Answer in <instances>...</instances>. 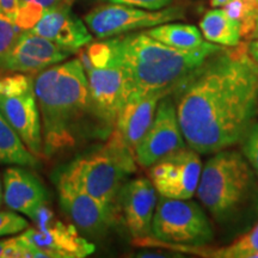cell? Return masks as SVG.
I'll return each mask as SVG.
<instances>
[{
	"instance_id": "cell-21",
	"label": "cell",
	"mask_w": 258,
	"mask_h": 258,
	"mask_svg": "<svg viewBox=\"0 0 258 258\" xmlns=\"http://www.w3.org/2000/svg\"><path fill=\"white\" fill-rule=\"evenodd\" d=\"M179 252L194 253L201 257L209 258H253L258 251V222L244 235L238 238L231 245L225 247H208L189 246V245H179Z\"/></svg>"
},
{
	"instance_id": "cell-29",
	"label": "cell",
	"mask_w": 258,
	"mask_h": 258,
	"mask_svg": "<svg viewBox=\"0 0 258 258\" xmlns=\"http://www.w3.org/2000/svg\"><path fill=\"white\" fill-rule=\"evenodd\" d=\"M74 0H18V3H23V4H31V5H36L40 6L47 11V10L56 8V6L60 5H64V4H69L72 5V3Z\"/></svg>"
},
{
	"instance_id": "cell-4",
	"label": "cell",
	"mask_w": 258,
	"mask_h": 258,
	"mask_svg": "<svg viewBox=\"0 0 258 258\" xmlns=\"http://www.w3.org/2000/svg\"><path fill=\"white\" fill-rule=\"evenodd\" d=\"M198 198L219 225L235 227L258 215V177L243 153L215 152L202 167Z\"/></svg>"
},
{
	"instance_id": "cell-12",
	"label": "cell",
	"mask_w": 258,
	"mask_h": 258,
	"mask_svg": "<svg viewBox=\"0 0 258 258\" xmlns=\"http://www.w3.org/2000/svg\"><path fill=\"white\" fill-rule=\"evenodd\" d=\"M72 55L69 50L31 30L23 31L0 62V76L6 73H40Z\"/></svg>"
},
{
	"instance_id": "cell-34",
	"label": "cell",
	"mask_w": 258,
	"mask_h": 258,
	"mask_svg": "<svg viewBox=\"0 0 258 258\" xmlns=\"http://www.w3.org/2000/svg\"><path fill=\"white\" fill-rule=\"evenodd\" d=\"M5 247H6V239L0 240V258H5Z\"/></svg>"
},
{
	"instance_id": "cell-16",
	"label": "cell",
	"mask_w": 258,
	"mask_h": 258,
	"mask_svg": "<svg viewBox=\"0 0 258 258\" xmlns=\"http://www.w3.org/2000/svg\"><path fill=\"white\" fill-rule=\"evenodd\" d=\"M31 31L72 54L92 42V34L88 25L74 15L69 4L47 10Z\"/></svg>"
},
{
	"instance_id": "cell-1",
	"label": "cell",
	"mask_w": 258,
	"mask_h": 258,
	"mask_svg": "<svg viewBox=\"0 0 258 258\" xmlns=\"http://www.w3.org/2000/svg\"><path fill=\"white\" fill-rule=\"evenodd\" d=\"M185 143L214 154L243 140L258 115V64L249 46L225 47L173 91Z\"/></svg>"
},
{
	"instance_id": "cell-24",
	"label": "cell",
	"mask_w": 258,
	"mask_h": 258,
	"mask_svg": "<svg viewBox=\"0 0 258 258\" xmlns=\"http://www.w3.org/2000/svg\"><path fill=\"white\" fill-rule=\"evenodd\" d=\"M35 89V77L28 73L0 76V96H14Z\"/></svg>"
},
{
	"instance_id": "cell-2",
	"label": "cell",
	"mask_w": 258,
	"mask_h": 258,
	"mask_svg": "<svg viewBox=\"0 0 258 258\" xmlns=\"http://www.w3.org/2000/svg\"><path fill=\"white\" fill-rule=\"evenodd\" d=\"M35 95L44 158L72 150L91 134L106 137L110 132L96 114L88 76L79 59L56 63L38 73Z\"/></svg>"
},
{
	"instance_id": "cell-27",
	"label": "cell",
	"mask_w": 258,
	"mask_h": 258,
	"mask_svg": "<svg viewBox=\"0 0 258 258\" xmlns=\"http://www.w3.org/2000/svg\"><path fill=\"white\" fill-rule=\"evenodd\" d=\"M28 221L21 215L11 211H0V237L17 234L28 228Z\"/></svg>"
},
{
	"instance_id": "cell-9",
	"label": "cell",
	"mask_w": 258,
	"mask_h": 258,
	"mask_svg": "<svg viewBox=\"0 0 258 258\" xmlns=\"http://www.w3.org/2000/svg\"><path fill=\"white\" fill-rule=\"evenodd\" d=\"M150 169V179L160 196L190 200L198 190L202 172L200 154L184 147L167 156Z\"/></svg>"
},
{
	"instance_id": "cell-31",
	"label": "cell",
	"mask_w": 258,
	"mask_h": 258,
	"mask_svg": "<svg viewBox=\"0 0 258 258\" xmlns=\"http://www.w3.org/2000/svg\"><path fill=\"white\" fill-rule=\"evenodd\" d=\"M249 53L251 57L254 60V62L258 64V40H253L249 44Z\"/></svg>"
},
{
	"instance_id": "cell-11",
	"label": "cell",
	"mask_w": 258,
	"mask_h": 258,
	"mask_svg": "<svg viewBox=\"0 0 258 258\" xmlns=\"http://www.w3.org/2000/svg\"><path fill=\"white\" fill-rule=\"evenodd\" d=\"M85 72L97 116L109 129L114 128L118 112L128 99L127 80L115 48L112 61L102 67H89Z\"/></svg>"
},
{
	"instance_id": "cell-5",
	"label": "cell",
	"mask_w": 258,
	"mask_h": 258,
	"mask_svg": "<svg viewBox=\"0 0 258 258\" xmlns=\"http://www.w3.org/2000/svg\"><path fill=\"white\" fill-rule=\"evenodd\" d=\"M135 171V153L112 131L103 146L77 157L57 172L92 198L116 209L125 180Z\"/></svg>"
},
{
	"instance_id": "cell-10",
	"label": "cell",
	"mask_w": 258,
	"mask_h": 258,
	"mask_svg": "<svg viewBox=\"0 0 258 258\" xmlns=\"http://www.w3.org/2000/svg\"><path fill=\"white\" fill-rule=\"evenodd\" d=\"M184 147L186 143L177 117L176 102L170 93L158 104L152 123L135 150V158L139 165L148 169Z\"/></svg>"
},
{
	"instance_id": "cell-32",
	"label": "cell",
	"mask_w": 258,
	"mask_h": 258,
	"mask_svg": "<svg viewBox=\"0 0 258 258\" xmlns=\"http://www.w3.org/2000/svg\"><path fill=\"white\" fill-rule=\"evenodd\" d=\"M230 2H232V0H211V6H213V8H224Z\"/></svg>"
},
{
	"instance_id": "cell-28",
	"label": "cell",
	"mask_w": 258,
	"mask_h": 258,
	"mask_svg": "<svg viewBox=\"0 0 258 258\" xmlns=\"http://www.w3.org/2000/svg\"><path fill=\"white\" fill-rule=\"evenodd\" d=\"M108 3H114V4H123L129 6H135L145 10H157L165 9L172 0H106Z\"/></svg>"
},
{
	"instance_id": "cell-20",
	"label": "cell",
	"mask_w": 258,
	"mask_h": 258,
	"mask_svg": "<svg viewBox=\"0 0 258 258\" xmlns=\"http://www.w3.org/2000/svg\"><path fill=\"white\" fill-rule=\"evenodd\" d=\"M0 163L36 169L38 158L25 146L21 137L0 111Z\"/></svg>"
},
{
	"instance_id": "cell-8",
	"label": "cell",
	"mask_w": 258,
	"mask_h": 258,
	"mask_svg": "<svg viewBox=\"0 0 258 258\" xmlns=\"http://www.w3.org/2000/svg\"><path fill=\"white\" fill-rule=\"evenodd\" d=\"M55 184L61 208L80 233L89 238L105 235L114 224L116 209L92 198L59 172L55 175Z\"/></svg>"
},
{
	"instance_id": "cell-3",
	"label": "cell",
	"mask_w": 258,
	"mask_h": 258,
	"mask_svg": "<svg viewBox=\"0 0 258 258\" xmlns=\"http://www.w3.org/2000/svg\"><path fill=\"white\" fill-rule=\"evenodd\" d=\"M111 41L124 71L128 98L161 90L173 92L208 57L225 48L206 42L198 49H177L151 37L146 31L118 35Z\"/></svg>"
},
{
	"instance_id": "cell-13",
	"label": "cell",
	"mask_w": 258,
	"mask_h": 258,
	"mask_svg": "<svg viewBox=\"0 0 258 258\" xmlns=\"http://www.w3.org/2000/svg\"><path fill=\"white\" fill-rule=\"evenodd\" d=\"M21 235L40 250L42 257L84 258L96 251L95 244L82 237L76 226L63 224L55 218L43 228H25Z\"/></svg>"
},
{
	"instance_id": "cell-25",
	"label": "cell",
	"mask_w": 258,
	"mask_h": 258,
	"mask_svg": "<svg viewBox=\"0 0 258 258\" xmlns=\"http://www.w3.org/2000/svg\"><path fill=\"white\" fill-rule=\"evenodd\" d=\"M23 30L16 24L14 18L0 11V62L14 48Z\"/></svg>"
},
{
	"instance_id": "cell-7",
	"label": "cell",
	"mask_w": 258,
	"mask_h": 258,
	"mask_svg": "<svg viewBox=\"0 0 258 258\" xmlns=\"http://www.w3.org/2000/svg\"><path fill=\"white\" fill-rule=\"evenodd\" d=\"M184 10L179 6L157 11L123 4H104L97 6L84 18L89 30L98 38H109L128 34L139 29L153 28L184 18Z\"/></svg>"
},
{
	"instance_id": "cell-26",
	"label": "cell",
	"mask_w": 258,
	"mask_h": 258,
	"mask_svg": "<svg viewBox=\"0 0 258 258\" xmlns=\"http://www.w3.org/2000/svg\"><path fill=\"white\" fill-rule=\"evenodd\" d=\"M240 143L243 154L258 177V122L254 121L251 124Z\"/></svg>"
},
{
	"instance_id": "cell-36",
	"label": "cell",
	"mask_w": 258,
	"mask_h": 258,
	"mask_svg": "<svg viewBox=\"0 0 258 258\" xmlns=\"http://www.w3.org/2000/svg\"><path fill=\"white\" fill-rule=\"evenodd\" d=\"M245 2L250 3V4H252L253 6H256V8H258V0H245Z\"/></svg>"
},
{
	"instance_id": "cell-23",
	"label": "cell",
	"mask_w": 258,
	"mask_h": 258,
	"mask_svg": "<svg viewBox=\"0 0 258 258\" xmlns=\"http://www.w3.org/2000/svg\"><path fill=\"white\" fill-rule=\"evenodd\" d=\"M231 18L240 24L241 37L250 40L258 15V8L245 0H232L222 8Z\"/></svg>"
},
{
	"instance_id": "cell-15",
	"label": "cell",
	"mask_w": 258,
	"mask_h": 258,
	"mask_svg": "<svg viewBox=\"0 0 258 258\" xmlns=\"http://www.w3.org/2000/svg\"><path fill=\"white\" fill-rule=\"evenodd\" d=\"M125 226L134 239L152 235V221L157 206V190L151 179L135 178L125 183L120 192Z\"/></svg>"
},
{
	"instance_id": "cell-14",
	"label": "cell",
	"mask_w": 258,
	"mask_h": 258,
	"mask_svg": "<svg viewBox=\"0 0 258 258\" xmlns=\"http://www.w3.org/2000/svg\"><path fill=\"white\" fill-rule=\"evenodd\" d=\"M0 111L38 159L43 156L41 115L35 89L14 96H0Z\"/></svg>"
},
{
	"instance_id": "cell-19",
	"label": "cell",
	"mask_w": 258,
	"mask_h": 258,
	"mask_svg": "<svg viewBox=\"0 0 258 258\" xmlns=\"http://www.w3.org/2000/svg\"><path fill=\"white\" fill-rule=\"evenodd\" d=\"M202 35L211 43L222 47H235L240 43V24L221 8L209 10L200 22Z\"/></svg>"
},
{
	"instance_id": "cell-6",
	"label": "cell",
	"mask_w": 258,
	"mask_h": 258,
	"mask_svg": "<svg viewBox=\"0 0 258 258\" xmlns=\"http://www.w3.org/2000/svg\"><path fill=\"white\" fill-rule=\"evenodd\" d=\"M152 237L164 243L203 246L214 239V228L196 202L160 196L153 215Z\"/></svg>"
},
{
	"instance_id": "cell-17",
	"label": "cell",
	"mask_w": 258,
	"mask_h": 258,
	"mask_svg": "<svg viewBox=\"0 0 258 258\" xmlns=\"http://www.w3.org/2000/svg\"><path fill=\"white\" fill-rule=\"evenodd\" d=\"M172 91H153L143 96L129 97L116 118L114 132L129 150L135 153L139 143L152 123L158 104Z\"/></svg>"
},
{
	"instance_id": "cell-18",
	"label": "cell",
	"mask_w": 258,
	"mask_h": 258,
	"mask_svg": "<svg viewBox=\"0 0 258 258\" xmlns=\"http://www.w3.org/2000/svg\"><path fill=\"white\" fill-rule=\"evenodd\" d=\"M4 203L11 211L30 215L49 201V192L34 172L21 167H9L3 176Z\"/></svg>"
},
{
	"instance_id": "cell-22",
	"label": "cell",
	"mask_w": 258,
	"mask_h": 258,
	"mask_svg": "<svg viewBox=\"0 0 258 258\" xmlns=\"http://www.w3.org/2000/svg\"><path fill=\"white\" fill-rule=\"evenodd\" d=\"M146 32L157 41L177 49H198L206 43L201 31L190 24L164 23L151 28Z\"/></svg>"
},
{
	"instance_id": "cell-35",
	"label": "cell",
	"mask_w": 258,
	"mask_h": 258,
	"mask_svg": "<svg viewBox=\"0 0 258 258\" xmlns=\"http://www.w3.org/2000/svg\"><path fill=\"white\" fill-rule=\"evenodd\" d=\"M3 203H4V191H3V180L0 177V207L3 206Z\"/></svg>"
},
{
	"instance_id": "cell-30",
	"label": "cell",
	"mask_w": 258,
	"mask_h": 258,
	"mask_svg": "<svg viewBox=\"0 0 258 258\" xmlns=\"http://www.w3.org/2000/svg\"><path fill=\"white\" fill-rule=\"evenodd\" d=\"M18 9V0H0V11L4 12L9 17H16Z\"/></svg>"
},
{
	"instance_id": "cell-33",
	"label": "cell",
	"mask_w": 258,
	"mask_h": 258,
	"mask_svg": "<svg viewBox=\"0 0 258 258\" xmlns=\"http://www.w3.org/2000/svg\"><path fill=\"white\" fill-rule=\"evenodd\" d=\"M250 40H258V15H257V18H256V23H254L253 31H252V34H251V36H250Z\"/></svg>"
}]
</instances>
